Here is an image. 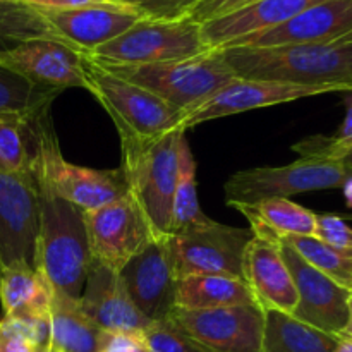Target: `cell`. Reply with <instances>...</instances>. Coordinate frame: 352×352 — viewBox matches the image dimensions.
I'll return each mask as SVG.
<instances>
[{
  "mask_svg": "<svg viewBox=\"0 0 352 352\" xmlns=\"http://www.w3.org/2000/svg\"><path fill=\"white\" fill-rule=\"evenodd\" d=\"M220 52L237 78L352 88V38L332 43L229 47Z\"/></svg>",
  "mask_w": 352,
  "mask_h": 352,
  "instance_id": "1",
  "label": "cell"
},
{
  "mask_svg": "<svg viewBox=\"0 0 352 352\" xmlns=\"http://www.w3.org/2000/svg\"><path fill=\"white\" fill-rule=\"evenodd\" d=\"M50 109L45 107L28 119L34 181L82 212L122 198L127 192V182L120 167L89 168L65 160L55 134Z\"/></svg>",
  "mask_w": 352,
  "mask_h": 352,
  "instance_id": "2",
  "label": "cell"
},
{
  "mask_svg": "<svg viewBox=\"0 0 352 352\" xmlns=\"http://www.w3.org/2000/svg\"><path fill=\"white\" fill-rule=\"evenodd\" d=\"M38 229L33 268L48 284L79 299L91 268L82 210L36 182Z\"/></svg>",
  "mask_w": 352,
  "mask_h": 352,
  "instance_id": "3",
  "label": "cell"
},
{
  "mask_svg": "<svg viewBox=\"0 0 352 352\" xmlns=\"http://www.w3.org/2000/svg\"><path fill=\"white\" fill-rule=\"evenodd\" d=\"M184 134L175 129L150 141H120L127 192L143 212L155 241L170 236L179 143Z\"/></svg>",
  "mask_w": 352,
  "mask_h": 352,
  "instance_id": "4",
  "label": "cell"
},
{
  "mask_svg": "<svg viewBox=\"0 0 352 352\" xmlns=\"http://www.w3.org/2000/svg\"><path fill=\"white\" fill-rule=\"evenodd\" d=\"M93 62V60H91ZM100 65V64H98ZM112 74L134 82L186 116L237 79L220 50L184 60L151 65H102ZM184 119V117H182Z\"/></svg>",
  "mask_w": 352,
  "mask_h": 352,
  "instance_id": "5",
  "label": "cell"
},
{
  "mask_svg": "<svg viewBox=\"0 0 352 352\" xmlns=\"http://www.w3.org/2000/svg\"><path fill=\"white\" fill-rule=\"evenodd\" d=\"M85 69L88 91L113 120L120 141H150L182 129L184 116L148 89L112 74L88 55Z\"/></svg>",
  "mask_w": 352,
  "mask_h": 352,
  "instance_id": "6",
  "label": "cell"
},
{
  "mask_svg": "<svg viewBox=\"0 0 352 352\" xmlns=\"http://www.w3.org/2000/svg\"><path fill=\"white\" fill-rule=\"evenodd\" d=\"M208 52L212 48L203 38L201 24L186 17L179 21L141 19L126 33L86 55L100 65H151Z\"/></svg>",
  "mask_w": 352,
  "mask_h": 352,
  "instance_id": "7",
  "label": "cell"
},
{
  "mask_svg": "<svg viewBox=\"0 0 352 352\" xmlns=\"http://www.w3.org/2000/svg\"><path fill=\"white\" fill-rule=\"evenodd\" d=\"M349 168L342 160L306 158L282 167H254L239 170L227 179L223 191L226 203L253 205L268 198H291L311 191L342 188Z\"/></svg>",
  "mask_w": 352,
  "mask_h": 352,
  "instance_id": "8",
  "label": "cell"
},
{
  "mask_svg": "<svg viewBox=\"0 0 352 352\" xmlns=\"http://www.w3.org/2000/svg\"><path fill=\"white\" fill-rule=\"evenodd\" d=\"M82 215L91 261L113 272L122 270L155 241L143 212L129 192Z\"/></svg>",
  "mask_w": 352,
  "mask_h": 352,
  "instance_id": "9",
  "label": "cell"
},
{
  "mask_svg": "<svg viewBox=\"0 0 352 352\" xmlns=\"http://www.w3.org/2000/svg\"><path fill=\"white\" fill-rule=\"evenodd\" d=\"M253 239L251 229L223 226L213 220L206 227L167 237L175 277L222 275L243 278V258Z\"/></svg>",
  "mask_w": 352,
  "mask_h": 352,
  "instance_id": "10",
  "label": "cell"
},
{
  "mask_svg": "<svg viewBox=\"0 0 352 352\" xmlns=\"http://www.w3.org/2000/svg\"><path fill=\"white\" fill-rule=\"evenodd\" d=\"M168 318L205 352H261L265 311L258 305L201 311L174 308Z\"/></svg>",
  "mask_w": 352,
  "mask_h": 352,
  "instance_id": "11",
  "label": "cell"
},
{
  "mask_svg": "<svg viewBox=\"0 0 352 352\" xmlns=\"http://www.w3.org/2000/svg\"><path fill=\"white\" fill-rule=\"evenodd\" d=\"M351 86L340 85H292V82L263 81V79H243L237 78L222 89L199 103L196 109L188 112L182 119L181 127L184 131L208 122L213 119L236 116V113L250 112L254 109L280 105V103L296 102V100L311 98L329 93H349Z\"/></svg>",
  "mask_w": 352,
  "mask_h": 352,
  "instance_id": "12",
  "label": "cell"
},
{
  "mask_svg": "<svg viewBox=\"0 0 352 352\" xmlns=\"http://www.w3.org/2000/svg\"><path fill=\"white\" fill-rule=\"evenodd\" d=\"M280 251L298 291V306L292 316L322 332L342 333L349 318L352 292L316 270L289 244L280 243Z\"/></svg>",
  "mask_w": 352,
  "mask_h": 352,
  "instance_id": "13",
  "label": "cell"
},
{
  "mask_svg": "<svg viewBox=\"0 0 352 352\" xmlns=\"http://www.w3.org/2000/svg\"><path fill=\"white\" fill-rule=\"evenodd\" d=\"M0 65L45 88L88 89L86 54L57 40H28L0 54Z\"/></svg>",
  "mask_w": 352,
  "mask_h": 352,
  "instance_id": "14",
  "label": "cell"
},
{
  "mask_svg": "<svg viewBox=\"0 0 352 352\" xmlns=\"http://www.w3.org/2000/svg\"><path fill=\"white\" fill-rule=\"evenodd\" d=\"M36 229L38 199L33 170L0 172V260L3 267L16 261L33 265Z\"/></svg>",
  "mask_w": 352,
  "mask_h": 352,
  "instance_id": "15",
  "label": "cell"
},
{
  "mask_svg": "<svg viewBox=\"0 0 352 352\" xmlns=\"http://www.w3.org/2000/svg\"><path fill=\"white\" fill-rule=\"evenodd\" d=\"M344 38H352V0H325L302 10L301 14L274 30L237 40L229 47L265 48L332 43Z\"/></svg>",
  "mask_w": 352,
  "mask_h": 352,
  "instance_id": "16",
  "label": "cell"
},
{
  "mask_svg": "<svg viewBox=\"0 0 352 352\" xmlns=\"http://www.w3.org/2000/svg\"><path fill=\"white\" fill-rule=\"evenodd\" d=\"M134 305L150 322L168 318L175 308V277L167 237L153 241L119 272Z\"/></svg>",
  "mask_w": 352,
  "mask_h": 352,
  "instance_id": "17",
  "label": "cell"
},
{
  "mask_svg": "<svg viewBox=\"0 0 352 352\" xmlns=\"http://www.w3.org/2000/svg\"><path fill=\"white\" fill-rule=\"evenodd\" d=\"M78 301L102 332L143 333L151 323L134 305L119 272L93 261Z\"/></svg>",
  "mask_w": 352,
  "mask_h": 352,
  "instance_id": "18",
  "label": "cell"
},
{
  "mask_svg": "<svg viewBox=\"0 0 352 352\" xmlns=\"http://www.w3.org/2000/svg\"><path fill=\"white\" fill-rule=\"evenodd\" d=\"M243 280L261 309L292 315L298 306V291L282 258L280 243L253 236L243 258Z\"/></svg>",
  "mask_w": 352,
  "mask_h": 352,
  "instance_id": "19",
  "label": "cell"
},
{
  "mask_svg": "<svg viewBox=\"0 0 352 352\" xmlns=\"http://www.w3.org/2000/svg\"><path fill=\"white\" fill-rule=\"evenodd\" d=\"M67 45L89 54L126 33L143 16L131 7L95 6L72 10H38Z\"/></svg>",
  "mask_w": 352,
  "mask_h": 352,
  "instance_id": "20",
  "label": "cell"
},
{
  "mask_svg": "<svg viewBox=\"0 0 352 352\" xmlns=\"http://www.w3.org/2000/svg\"><path fill=\"white\" fill-rule=\"evenodd\" d=\"M322 2L325 0H256L234 12L203 23V38L212 50H220L237 40L274 30Z\"/></svg>",
  "mask_w": 352,
  "mask_h": 352,
  "instance_id": "21",
  "label": "cell"
},
{
  "mask_svg": "<svg viewBox=\"0 0 352 352\" xmlns=\"http://www.w3.org/2000/svg\"><path fill=\"white\" fill-rule=\"evenodd\" d=\"M3 318H50L52 285L28 261L3 267L0 278Z\"/></svg>",
  "mask_w": 352,
  "mask_h": 352,
  "instance_id": "22",
  "label": "cell"
},
{
  "mask_svg": "<svg viewBox=\"0 0 352 352\" xmlns=\"http://www.w3.org/2000/svg\"><path fill=\"white\" fill-rule=\"evenodd\" d=\"M248 219L253 236L277 243L282 237L315 236L318 213L287 198H268L253 205L232 206Z\"/></svg>",
  "mask_w": 352,
  "mask_h": 352,
  "instance_id": "23",
  "label": "cell"
},
{
  "mask_svg": "<svg viewBox=\"0 0 352 352\" xmlns=\"http://www.w3.org/2000/svg\"><path fill=\"white\" fill-rule=\"evenodd\" d=\"M256 305L243 278L222 275H188L175 282V308L186 311Z\"/></svg>",
  "mask_w": 352,
  "mask_h": 352,
  "instance_id": "24",
  "label": "cell"
},
{
  "mask_svg": "<svg viewBox=\"0 0 352 352\" xmlns=\"http://www.w3.org/2000/svg\"><path fill=\"white\" fill-rule=\"evenodd\" d=\"M50 346L60 352H96L102 330L86 316L76 298L52 285Z\"/></svg>",
  "mask_w": 352,
  "mask_h": 352,
  "instance_id": "25",
  "label": "cell"
},
{
  "mask_svg": "<svg viewBox=\"0 0 352 352\" xmlns=\"http://www.w3.org/2000/svg\"><path fill=\"white\" fill-rule=\"evenodd\" d=\"M337 336L322 332L287 313L265 309L261 352H336Z\"/></svg>",
  "mask_w": 352,
  "mask_h": 352,
  "instance_id": "26",
  "label": "cell"
},
{
  "mask_svg": "<svg viewBox=\"0 0 352 352\" xmlns=\"http://www.w3.org/2000/svg\"><path fill=\"white\" fill-rule=\"evenodd\" d=\"M212 222L213 220L199 208L198 186H196V160L184 134L179 143L177 181H175L174 198H172L170 236L191 232V230L201 229Z\"/></svg>",
  "mask_w": 352,
  "mask_h": 352,
  "instance_id": "27",
  "label": "cell"
},
{
  "mask_svg": "<svg viewBox=\"0 0 352 352\" xmlns=\"http://www.w3.org/2000/svg\"><path fill=\"white\" fill-rule=\"evenodd\" d=\"M62 91L45 88L21 78L16 72L0 65V116L31 117L52 102Z\"/></svg>",
  "mask_w": 352,
  "mask_h": 352,
  "instance_id": "28",
  "label": "cell"
},
{
  "mask_svg": "<svg viewBox=\"0 0 352 352\" xmlns=\"http://www.w3.org/2000/svg\"><path fill=\"white\" fill-rule=\"evenodd\" d=\"M0 38L12 47L28 40L64 41L36 9L21 0H0Z\"/></svg>",
  "mask_w": 352,
  "mask_h": 352,
  "instance_id": "29",
  "label": "cell"
},
{
  "mask_svg": "<svg viewBox=\"0 0 352 352\" xmlns=\"http://www.w3.org/2000/svg\"><path fill=\"white\" fill-rule=\"evenodd\" d=\"M280 243L294 248L309 265L332 278L340 287L352 292V253L351 251L337 250L322 243L316 237L291 236L278 239ZM277 241V243H278Z\"/></svg>",
  "mask_w": 352,
  "mask_h": 352,
  "instance_id": "30",
  "label": "cell"
},
{
  "mask_svg": "<svg viewBox=\"0 0 352 352\" xmlns=\"http://www.w3.org/2000/svg\"><path fill=\"white\" fill-rule=\"evenodd\" d=\"M28 119L0 116V172L3 174H21L31 168Z\"/></svg>",
  "mask_w": 352,
  "mask_h": 352,
  "instance_id": "31",
  "label": "cell"
},
{
  "mask_svg": "<svg viewBox=\"0 0 352 352\" xmlns=\"http://www.w3.org/2000/svg\"><path fill=\"white\" fill-rule=\"evenodd\" d=\"M347 109L342 124L332 138L313 136L299 141L292 146L299 157L306 158H329V160H344L352 150V91L347 93Z\"/></svg>",
  "mask_w": 352,
  "mask_h": 352,
  "instance_id": "32",
  "label": "cell"
},
{
  "mask_svg": "<svg viewBox=\"0 0 352 352\" xmlns=\"http://www.w3.org/2000/svg\"><path fill=\"white\" fill-rule=\"evenodd\" d=\"M143 336L153 352H205L170 318L151 322Z\"/></svg>",
  "mask_w": 352,
  "mask_h": 352,
  "instance_id": "33",
  "label": "cell"
},
{
  "mask_svg": "<svg viewBox=\"0 0 352 352\" xmlns=\"http://www.w3.org/2000/svg\"><path fill=\"white\" fill-rule=\"evenodd\" d=\"M131 7L144 19L151 21H179L191 17L199 0H113Z\"/></svg>",
  "mask_w": 352,
  "mask_h": 352,
  "instance_id": "34",
  "label": "cell"
},
{
  "mask_svg": "<svg viewBox=\"0 0 352 352\" xmlns=\"http://www.w3.org/2000/svg\"><path fill=\"white\" fill-rule=\"evenodd\" d=\"M322 243L352 253V227L347 226L346 220L333 213H322L316 215L315 236Z\"/></svg>",
  "mask_w": 352,
  "mask_h": 352,
  "instance_id": "35",
  "label": "cell"
},
{
  "mask_svg": "<svg viewBox=\"0 0 352 352\" xmlns=\"http://www.w3.org/2000/svg\"><path fill=\"white\" fill-rule=\"evenodd\" d=\"M96 352H153L143 333L102 332Z\"/></svg>",
  "mask_w": 352,
  "mask_h": 352,
  "instance_id": "36",
  "label": "cell"
},
{
  "mask_svg": "<svg viewBox=\"0 0 352 352\" xmlns=\"http://www.w3.org/2000/svg\"><path fill=\"white\" fill-rule=\"evenodd\" d=\"M253 2H256V0H199L196 9L192 10L191 19H195L199 24L208 23V21L226 16V14L234 12V10L250 6Z\"/></svg>",
  "mask_w": 352,
  "mask_h": 352,
  "instance_id": "37",
  "label": "cell"
},
{
  "mask_svg": "<svg viewBox=\"0 0 352 352\" xmlns=\"http://www.w3.org/2000/svg\"><path fill=\"white\" fill-rule=\"evenodd\" d=\"M0 352H38L36 346L9 318L0 320Z\"/></svg>",
  "mask_w": 352,
  "mask_h": 352,
  "instance_id": "38",
  "label": "cell"
},
{
  "mask_svg": "<svg viewBox=\"0 0 352 352\" xmlns=\"http://www.w3.org/2000/svg\"><path fill=\"white\" fill-rule=\"evenodd\" d=\"M21 2L36 10H72L95 6H116L117 3L113 0H21Z\"/></svg>",
  "mask_w": 352,
  "mask_h": 352,
  "instance_id": "39",
  "label": "cell"
},
{
  "mask_svg": "<svg viewBox=\"0 0 352 352\" xmlns=\"http://www.w3.org/2000/svg\"><path fill=\"white\" fill-rule=\"evenodd\" d=\"M339 342H337L336 352H352V337L347 333H339L337 336Z\"/></svg>",
  "mask_w": 352,
  "mask_h": 352,
  "instance_id": "40",
  "label": "cell"
},
{
  "mask_svg": "<svg viewBox=\"0 0 352 352\" xmlns=\"http://www.w3.org/2000/svg\"><path fill=\"white\" fill-rule=\"evenodd\" d=\"M342 195H344V199H346L347 206L352 210V170H349V175H347V179L344 181L342 184Z\"/></svg>",
  "mask_w": 352,
  "mask_h": 352,
  "instance_id": "41",
  "label": "cell"
},
{
  "mask_svg": "<svg viewBox=\"0 0 352 352\" xmlns=\"http://www.w3.org/2000/svg\"><path fill=\"white\" fill-rule=\"evenodd\" d=\"M342 333H347V336L352 337V296L349 298V318H347L346 330H344Z\"/></svg>",
  "mask_w": 352,
  "mask_h": 352,
  "instance_id": "42",
  "label": "cell"
},
{
  "mask_svg": "<svg viewBox=\"0 0 352 352\" xmlns=\"http://www.w3.org/2000/svg\"><path fill=\"white\" fill-rule=\"evenodd\" d=\"M342 162H344V164H346V167L349 168V170H352V150L346 155V157H344Z\"/></svg>",
  "mask_w": 352,
  "mask_h": 352,
  "instance_id": "43",
  "label": "cell"
},
{
  "mask_svg": "<svg viewBox=\"0 0 352 352\" xmlns=\"http://www.w3.org/2000/svg\"><path fill=\"white\" fill-rule=\"evenodd\" d=\"M9 48H12V45H9L7 41H3L2 38H0V54H3V52L9 50Z\"/></svg>",
  "mask_w": 352,
  "mask_h": 352,
  "instance_id": "44",
  "label": "cell"
},
{
  "mask_svg": "<svg viewBox=\"0 0 352 352\" xmlns=\"http://www.w3.org/2000/svg\"><path fill=\"white\" fill-rule=\"evenodd\" d=\"M38 352H60V351H57V349H55V347L48 346V347H45V349H40Z\"/></svg>",
  "mask_w": 352,
  "mask_h": 352,
  "instance_id": "45",
  "label": "cell"
},
{
  "mask_svg": "<svg viewBox=\"0 0 352 352\" xmlns=\"http://www.w3.org/2000/svg\"><path fill=\"white\" fill-rule=\"evenodd\" d=\"M2 272H3V263L2 260H0V278H2Z\"/></svg>",
  "mask_w": 352,
  "mask_h": 352,
  "instance_id": "46",
  "label": "cell"
}]
</instances>
